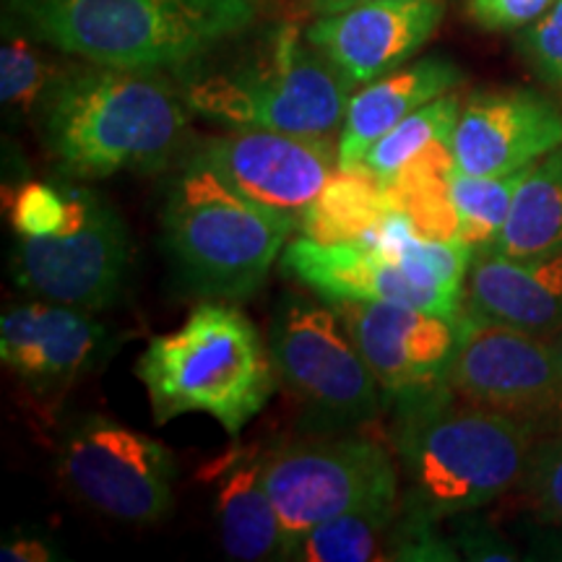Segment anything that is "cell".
<instances>
[{
	"mask_svg": "<svg viewBox=\"0 0 562 562\" xmlns=\"http://www.w3.org/2000/svg\"><path fill=\"white\" fill-rule=\"evenodd\" d=\"M110 331L94 313L32 297L0 318V360L37 396H58L102 362Z\"/></svg>",
	"mask_w": 562,
	"mask_h": 562,
	"instance_id": "obj_14",
	"label": "cell"
},
{
	"mask_svg": "<svg viewBox=\"0 0 562 562\" xmlns=\"http://www.w3.org/2000/svg\"><path fill=\"white\" fill-rule=\"evenodd\" d=\"M37 115L47 157L70 180L167 172L193 144V110L159 70L94 63L66 70Z\"/></svg>",
	"mask_w": 562,
	"mask_h": 562,
	"instance_id": "obj_1",
	"label": "cell"
},
{
	"mask_svg": "<svg viewBox=\"0 0 562 562\" xmlns=\"http://www.w3.org/2000/svg\"><path fill=\"white\" fill-rule=\"evenodd\" d=\"M178 461L165 442L104 414L70 422L58 474L89 508L123 524H159L175 505Z\"/></svg>",
	"mask_w": 562,
	"mask_h": 562,
	"instance_id": "obj_10",
	"label": "cell"
},
{
	"mask_svg": "<svg viewBox=\"0 0 562 562\" xmlns=\"http://www.w3.org/2000/svg\"><path fill=\"white\" fill-rule=\"evenodd\" d=\"M266 453L258 446H232L211 467L216 529L232 560H284V529L266 487Z\"/></svg>",
	"mask_w": 562,
	"mask_h": 562,
	"instance_id": "obj_20",
	"label": "cell"
},
{
	"mask_svg": "<svg viewBox=\"0 0 562 562\" xmlns=\"http://www.w3.org/2000/svg\"><path fill=\"white\" fill-rule=\"evenodd\" d=\"M0 560L3 562H50L58 560V552L40 533L11 531L0 544Z\"/></svg>",
	"mask_w": 562,
	"mask_h": 562,
	"instance_id": "obj_34",
	"label": "cell"
},
{
	"mask_svg": "<svg viewBox=\"0 0 562 562\" xmlns=\"http://www.w3.org/2000/svg\"><path fill=\"white\" fill-rule=\"evenodd\" d=\"M362 3H372V0H300V5L313 16H328V13H339L347 11L351 5H362Z\"/></svg>",
	"mask_w": 562,
	"mask_h": 562,
	"instance_id": "obj_36",
	"label": "cell"
},
{
	"mask_svg": "<svg viewBox=\"0 0 562 562\" xmlns=\"http://www.w3.org/2000/svg\"><path fill=\"white\" fill-rule=\"evenodd\" d=\"M279 266L286 277L331 305L398 302L451 318L467 305V297L459 294L422 286L391 252L360 243H315L300 235L281 252Z\"/></svg>",
	"mask_w": 562,
	"mask_h": 562,
	"instance_id": "obj_17",
	"label": "cell"
},
{
	"mask_svg": "<svg viewBox=\"0 0 562 562\" xmlns=\"http://www.w3.org/2000/svg\"><path fill=\"white\" fill-rule=\"evenodd\" d=\"M446 0H372L315 16L311 45L339 70L351 89L402 68L438 32Z\"/></svg>",
	"mask_w": 562,
	"mask_h": 562,
	"instance_id": "obj_15",
	"label": "cell"
},
{
	"mask_svg": "<svg viewBox=\"0 0 562 562\" xmlns=\"http://www.w3.org/2000/svg\"><path fill=\"white\" fill-rule=\"evenodd\" d=\"M554 0H467L469 19L484 32H521L550 9Z\"/></svg>",
	"mask_w": 562,
	"mask_h": 562,
	"instance_id": "obj_33",
	"label": "cell"
},
{
	"mask_svg": "<svg viewBox=\"0 0 562 562\" xmlns=\"http://www.w3.org/2000/svg\"><path fill=\"white\" fill-rule=\"evenodd\" d=\"M467 307L531 334L562 331V245L526 258L474 256Z\"/></svg>",
	"mask_w": 562,
	"mask_h": 562,
	"instance_id": "obj_18",
	"label": "cell"
},
{
	"mask_svg": "<svg viewBox=\"0 0 562 562\" xmlns=\"http://www.w3.org/2000/svg\"><path fill=\"white\" fill-rule=\"evenodd\" d=\"M336 311L347 321L385 409L396 412L453 391L448 372L459 349L461 313L451 318L398 302H341Z\"/></svg>",
	"mask_w": 562,
	"mask_h": 562,
	"instance_id": "obj_12",
	"label": "cell"
},
{
	"mask_svg": "<svg viewBox=\"0 0 562 562\" xmlns=\"http://www.w3.org/2000/svg\"><path fill=\"white\" fill-rule=\"evenodd\" d=\"M448 531L461 560L472 562H516L521 560L516 544L510 542L482 510L459 513L448 518Z\"/></svg>",
	"mask_w": 562,
	"mask_h": 562,
	"instance_id": "obj_32",
	"label": "cell"
},
{
	"mask_svg": "<svg viewBox=\"0 0 562 562\" xmlns=\"http://www.w3.org/2000/svg\"><path fill=\"white\" fill-rule=\"evenodd\" d=\"M256 0H3L40 45L83 63L186 70L256 21Z\"/></svg>",
	"mask_w": 562,
	"mask_h": 562,
	"instance_id": "obj_2",
	"label": "cell"
},
{
	"mask_svg": "<svg viewBox=\"0 0 562 562\" xmlns=\"http://www.w3.org/2000/svg\"><path fill=\"white\" fill-rule=\"evenodd\" d=\"M461 115V97L459 94H442L438 100L427 102L425 108L412 112L406 121L396 128L385 133L372 149L364 154L362 167L375 175L378 180L389 182L398 170H404L412 159L438 144L453 140L456 123Z\"/></svg>",
	"mask_w": 562,
	"mask_h": 562,
	"instance_id": "obj_26",
	"label": "cell"
},
{
	"mask_svg": "<svg viewBox=\"0 0 562 562\" xmlns=\"http://www.w3.org/2000/svg\"><path fill=\"white\" fill-rule=\"evenodd\" d=\"M186 154L206 165L237 195L286 216L297 227L315 195L339 170V144L331 136L229 131L193 140Z\"/></svg>",
	"mask_w": 562,
	"mask_h": 562,
	"instance_id": "obj_13",
	"label": "cell"
},
{
	"mask_svg": "<svg viewBox=\"0 0 562 562\" xmlns=\"http://www.w3.org/2000/svg\"><path fill=\"white\" fill-rule=\"evenodd\" d=\"M402 497L370 501L328 518L286 547L292 562H372L389 554V531Z\"/></svg>",
	"mask_w": 562,
	"mask_h": 562,
	"instance_id": "obj_24",
	"label": "cell"
},
{
	"mask_svg": "<svg viewBox=\"0 0 562 562\" xmlns=\"http://www.w3.org/2000/svg\"><path fill=\"white\" fill-rule=\"evenodd\" d=\"M391 214L383 182L368 167H339L300 220V235L315 243H360Z\"/></svg>",
	"mask_w": 562,
	"mask_h": 562,
	"instance_id": "obj_21",
	"label": "cell"
},
{
	"mask_svg": "<svg viewBox=\"0 0 562 562\" xmlns=\"http://www.w3.org/2000/svg\"><path fill=\"white\" fill-rule=\"evenodd\" d=\"M453 140L438 144L385 182L393 211H402L419 237L459 240V211L453 203Z\"/></svg>",
	"mask_w": 562,
	"mask_h": 562,
	"instance_id": "obj_22",
	"label": "cell"
},
{
	"mask_svg": "<svg viewBox=\"0 0 562 562\" xmlns=\"http://www.w3.org/2000/svg\"><path fill=\"white\" fill-rule=\"evenodd\" d=\"M562 146V110L533 89L476 91L453 131L456 170L501 178L529 170Z\"/></svg>",
	"mask_w": 562,
	"mask_h": 562,
	"instance_id": "obj_16",
	"label": "cell"
},
{
	"mask_svg": "<svg viewBox=\"0 0 562 562\" xmlns=\"http://www.w3.org/2000/svg\"><path fill=\"white\" fill-rule=\"evenodd\" d=\"M193 115L227 131H279L334 136L355 94L349 81L307 42L297 26L281 24L261 50L201 70L182 83Z\"/></svg>",
	"mask_w": 562,
	"mask_h": 562,
	"instance_id": "obj_6",
	"label": "cell"
},
{
	"mask_svg": "<svg viewBox=\"0 0 562 562\" xmlns=\"http://www.w3.org/2000/svg\"><path fill=\"white\" fill-rule=\"evenodd\" d=\"M266 487L290 547L355 505L402 497V472L396 453L370 435H313L266 453Z\"/></svg>",
	"mask_w": 562,
	"mask_h": 562,
	"instance_id": "obj_9",
	"label": "cell"
},
{
	"mask_svg": "<svg viewBox=\"0 0 562 562\" xmlns=\"http://www.w3.org/2000/svg\"><path fill=\"white\" fill-rule=\"evenodd\" d=\"M393 562H456L461 560L448 531V524L430 513L398 505L389 531V554Z\"/></svg>",
	"mask_w": 562,
	"mask_h": 562,
	"instance_id": "obj_28",
	"label": "cell"
},
{
	"mask_svg": "<svg viewBox=\"0 0 562 562\" xmlns=\"http://www.w3.org/2000/svg\"><path fill=\"white\" fill-rule=\"evenodd\" d=\"M518 487L526 492L542 521L562 524V432L533 440Z\"/></svg>",
	"mask_w": 562,
	"mask_h": 562,
	"instance_id": "obj_30",
	"label": "cell"
},
{
	"mask_svg": "<svg viewBox=\"0 0 562 562\" xmlns=\"http://www.w3.org/2000/svg\"><path fill=\"white\" fill-rule=\"evenodd\" d=\"M518 53L539 81L562 91V0H554L542 16L518 32Z\"/></svg>",
	"mask_w": 562,
	"mask_h": 562,
	"instance_id": "obj_31",
	"label": "cell"
},
{
	"mask_svg": "<svg viewBox=\"0 0 562 562\" xmlns=\"http://www.w3.org/2000/svg\"><path fill=\"white\" fill-rule=\"evenodd\" d=\"M448 385L463 402L524 422L537 438L562 432V362L542 334L463 305Z\"/></svg>",
	"mask_w": 562,
	"mask_h": 562,
	"instance_id": "obj_11",
	"label": "cell"
},
{
	"mask_svg": "<svg viewBox=\"0 0 562 562\" xmlns=\"http://www.w3.org/2000/svg\"><path fill=\"white\" fill-rule=\"evenodd\" d=\"M547 339H550L552 349L558 351V357H560V362H562V331H558V334H550V336H547Z\"/></svg>",
	"mask_w": 562,
	"mask_h": 562,
	"instance_id": "obj_37",
	"label": "cell"
},
{
	"mask_svg": "<svg viewBox=\"0 0 562 562\" xmlns=\"http://www.w3.org/2000/svg\"><path fill=\"white\" fill-rule=\"evenodd\" d=\"M526 172L529 170L487 178L453 170L451 188L459 211V240L472 248L474 256L490 252L501 240Z\"/></svg>",
	"mask_w": 562,
	"mask_h": 562,
	"instance_id": "obj_25",
	"label": "cell"
},
{
	"mask_svg": "<svg viewBox=\"0 0 562 562\" xmlns=\"http://www.w3.org/2000/svg\"><path fill=\"white\" fill-rule=\"evenodd\" d=\"M269 349L307 435L357 432L383 414L381 389L331 302L281 294L271 315Z\"/></svg>",
	"mask_w": 562,
	"mask_h": 562,
	"instance_id": "obj_7",
	"label": "cell"
},
{
	"mask_svg": "<svg viewBox=\"0 0 562 562\" xmlns=\"http://www.w3.org/2000/svg\"><path fill=\"white\" fill-rule=\"evenodd\" d=\"M562 245V146L529 167L501 240L490 252L526 258Z\"/></svg>",
	"mask_w": 562,
	"mask_h": 562,
	"instance_id": "obj_23",
	"label": "cell"
},
{
	"mask_svg": "<svg viewBox=\"0 0 562 562\" xmlns=\"http://www.w3.org/2000/svg\"><path fill=\"white\" fill-rule=\"evenodd\" d=\"M58 79L55 66L37 50V40L16 21L3 16V47H0V102L11 125L30 121L45 100L47 89Z\"/></svg>",
	"mask_w": 562,
	"mask_h": 562,
	"instance_id": "obj_27",
	"label": "cell"
},
{
	"mask_svg": "<svg viewBox=\"0 0 562 562\" xmlns=\"http://www.w3.org/2000/svg\"><path fill=\"white\" fill-rule=\"evenodd\" d=\"M68 216L50 237H13L11 277L30 297L100 313L115 305L131 271L121 211L83 180L58 178Z\"/></svg>",
	"mask_w": 562,
	"mask_h": 562,
	"instance_id": "obj_8",
	"label": "cell"
},
{
	"mask_svg": "<svg viewBox=\"0 0 562 562\" xmlns=\"http://www.w3.org/2000/svg\"><path fill=\"white\" fill-rule=\"evenodd\" d=\"M463 70L451 58L414 60L381 79L364 83L351 94L339 131V167H360L364 154L381 140L385 133L406 121L412 112L425 108L427 102L438 100L459 89Z\"/></svg>",
	"mask_w": 562,
	"mask_h": 562,
	"instance_id": "obj_19",
	"label": "cell"
},
{
	"mask_svg": "<svg viewBox=\"0 0 562 562\" xmlns=\"http://www.w3.org/2000/svg\"><path fill=\"white\" fill-rule=\"evenodd\" d=\"M529 558L562 562V524H547L529 533Z\"/></svg>",
	"mask_w": 562,
	"mask_h": 562,
	"instance_id": "obj_35",
	"label": "cell"
},
{
	"mask_svg": "<svg viewBox=\"0 0 562 562\" xmlns=\"http://www.w3.org/2000/svg\"><path fill=\"white\" fill-rule=\"evenodd\" d=\"M9 195L13 237H50L68 216V201L60 180H19Z\"/></svg>",
	"mask_w": 562,
	"mask_h": 562,
	"instance_id": "obj_29",
	"label": "cell"
},
{
	"mask_svg": "<svg viewBox=\"0 0 562 562\" xmlns=\"http://www.w3.org/2000/svg\"><path fill=\"white\" fill-rule=\"evenodd\" d=\"M154 425L206 414L237 438L269 406L279 372L269 339L232 302L201 300L170 334L149 339L136 362Z\"/></svg>",
	"mask_w": 562,
	"mask_h": 562,
	"instance_id": "obj_4",
	"label": "cell"
},
{
	"mask_svg": "<svg viewBox=\"0 0 562 562\" xmlns=\"http://www.w3.org/2000/svg\"><path fill=\"white\" fill-rule=\"evenodd\" d=\"M297 229L286 216L237 195L191 154L172 167L159 237L175 279L193 297H252Z\"/></svg>",
	"mask_w": 562,
	"mask_h": 562,
	"instance_id": "obj_5",
	"label": "cell"
},
{
	"mask_svg": "<svg viewBox=\"0 0 562 562\" xmlns=\"http://www.w3.org/2000/svg\"><path fill=\"white\" fill-rule=\"evenodd\" d=\"M391 414L402 503L440 521L487 508L521 484L537 440L524 422L453 391Z\"/></svg>",
	"mask_w": 562,
	"mask_h": 562,
	"instance_id": "obj_3",
	"label": "cell"
}]
</instances>
